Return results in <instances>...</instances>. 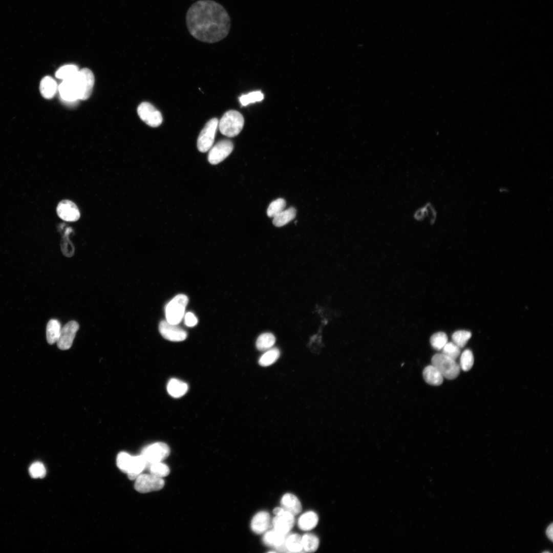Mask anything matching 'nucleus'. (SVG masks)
I'll use <instances>...</instances> for the list:
<instances>
[{
    "mask_svg": "<svg viewBox=\"0 0 553 553\" xmlns=\"http://www.w3.org/2000/svg\"><path fill=\"white\" fill-rule=\"evenodd\" d=\"M270 524V515L265 511H261L257 513L252 518L250 527L252 530L256 534H261L265 532L268 528Z\"/></svg>",
    "mask_w": 553,
    "mask_h": 553,
    "instance_id": "f3484780",
    "label": "nucleus"
},
{
    "mask_svg": "<svg viewBox=\"0 0 553 553\" xmlns=\"http://www.w3.org/2000/svg\"><path fill=\"white\" fill-rule=\"evenodd\" d=\"M78 329L79 325L74 321L69 322L61 328L59 337L56 342L58 348L62 350L70 349Z\"/></svg>",
    "mask_w": 553,
    "mask_h": 553,
    "instance_id": "9b49d317",
    "label": "nucleus"
},
{
    "mask_svg": "<svg viewBox=\"0 0 553 553\" xmlns=\"http://www.w3.org/2000/svg\"><path fill=\"white\" fill-rule=\"evenodd\" d=\"M61 329V325L58 320L51 319L48 322L46 328V338L49 344L52 345L57 342Z\"/></svg>",
    "mask_w": 553,
    "mask_h": 553,
    "instance_id": "b1692460",
    "label": "nucleus"
},
{
    "mask_svg": "<svg viewBox=\"0 0 553 553\" xmlns=\"http://www.w3.org/2000/svg\"><path fill=\"white\" fill-rule=\"evenodd\" d=\"M430 343L434 349L438 350H441L448 343L447 335L442 332L435 333L431 337Z\"/></svg>",
    "mask_w": 553,
    "mask_h": 553,
    "instance_id": "e433bc0d",
    "label": "nucleus"
},
{
    "mask_svg": "<svg viewBox=\"0 0 553 553\" xmlns=\"http://www.w3.org/2000/svg\"><path fill=\"white\" fill-rule=\"evenodd\" d=\"M318 518L317 514L312 511L304 513L299 518L298 526L303 530H309L314 528L317 524Z\"/></svg>",
    "mask_w": 553,
    "mask_h": 553,
    "instance_id": "5701e85b",
    "label": "nucleus"
},
{
    "mask_svg": "<svg viewBox=\"0 0 553 553\" xmlns=\"http://www.w3.org/2000/svg\"><path fill=\"white\" fill-rule=\"evenodd\" d=\"M77 78L80 89V99L86 100L89 98L94 84V76L92 72L88 68L78 71Z\"/></svg>",
    "mask_w": 553,
    "mask_h": 553,
    "instance_id": "ddd939ff",
    "label": "nucleus"
},
{
    "mask_svg": "<svg viewBox=\"0 0 553 553\" xmlns=\"http://www.w3.org/2000/svg\"><path fill=\"white\" fill-rule=\"evenodd\" d=\"M263 99V94L260 91H256L241 95L239 97V101L242 105L246 106L251 103L262 101Z\"/></svg>",
    "mask_w": 553,
    "mask_h": 553,
    "instance_id": "7c9ffc66",
    "label": "nucleus"
},
{
    "mask_svg": "<svg viewBox=\"0 0 553 553\" xmlns=\"http://www.w3.org/2000/svg\"><path fill=\"white\" fill-rule=\"evenodd\" d=\"M275 342L274 336L271 333L261 334L256 341V347L259 350L264 351L271 348Z\"/></svg>",
    "mask_w": 553,
    "mask_h": 553,
    "instance_id": "cd10ccee",
    "label": "nucleus"
},
{
    "mask_svg": "<svg viewBox=\"0 0 553 553\" xmlns=\"http://www.w3.org/2000/svg\"><path fill=\"white\" fill-rule=\"evenodd\" d=\"M133 456L129 454L122 452L117 457L116 463L118 467L122 472L126 473L130 466Z\"/></svg>",
    "mask_w": 553,
    "mask_h": 553,
    "instance_id": "c9c22d12",
    "label": "nucleus"
},
{
    "mask_svg": "<svg viewBox=\"0 0 553 553\" xmlns=\"http://www.w3.org/2000/svg\"><path fill=\"white\" fill-rule=\"evenodd\" d=\"M146 467V463L141 455L133 456L129 469L126 473L131 480H135Z\"/></svg>",
    "mask_w": 553,
    "mask_h": 553,
    "instance_id": "412c9836",
    "label": "nucleus"
},
{
    "mask_svg": "<svg viewBox=\"0 0 553 553\" xmlns=\"http://www.w3.org/2000/svg\"><path fill=\"white\" fill-rule=\"evenodd\" d=\"M233 145L229 140H222L212 146L208 155V160L212 164H217L224 160L232 151Z\"/></svg>",
    "mask_w": 553,
    "mask_h": 553,
    "instance_id": "9d476101",
    "label": "nucleus"
},
{
    "mask_svg": "<svg viewBox=\"0 0 553 553\" xmlns=\"http://www.w3.org/2000/svg\"><path fill=\"white\" fill-rule=\"evenodd\" d=\"M186 24L194 37L202 42L215 43L228 35L230 19L221 4L212 0H199L187 10Z\"/></svg>",
    "mask_w": 553,
    "mask_h": 553,
    "instance_id": "f257e3e1",
    "label": "nucleus"
},
{
    "mask_svg": "<svg viewBox=\"0 0 553 553\" xmlns=\"http://www.w3.org/2000/svg\"><path fill=\"white\" fill-rule=\"evenodd\" d=\"M188 301L187 296L184 294L175 296L166 306V321L169 323L178 325L184 317Z\"/></svg>",
    "mask_w": 553,
    "mask_h": 553,
    "instance_id": "7ed1b4c3",
    "label": "nucleus"
},
{
    "mask_svg": "<svg viewBox=\"0 0 553 553\" xmlns=\"http://www.w3.org/2000/svg\"><path fill=\"white\" fill-rule=\"evenodd\" d=\"M148 467L151 474L161 478L167 476L170 472L168 466L161 462L154 463Z\"/></svg>",
    "mask_w": 553,
    "mask_h": 553,
    "instance_id": "473e14b6",
    "label": "nucleus"
},
{
    "mask_svg": "<svg viewBox=\"0 0 553 553\" xmlns=\"http://www.w3.org/2000/svg\"><path fill=\"white\" fill-rule=\"evenodd\" d=\"M184 317L185 324L188 327H194L198 323L197 318L192 312L186 313L184 314Z\"/></svg>",
    "mask_w": 553,
    "mask_h": 553,
    "instance_id": "ea45409f",
    "label": "nucleus"
},
{
    "mask_svg": "<svg viewBox=\"0 0 553 553\" xmlns=\"http://www.w3.org/2000/svg\"><path fill=\"white\" fill-rule=\"evenodd\" d=\"M295 216L296 209L294 207H290L284 209L273 217L272 222L275 226L281 227L292 220Z\"/></svg>",
    "mask_w": 553,
    "mask_h": 553,
    "instance_id": "393cba45",
    "label": "nucleus"
},
{
    "mask_svg": "<svg viewBox=\"0 0 553 553\" xmlns=\"http://www.w3.org/2000/svg\"><path fill=\"white\" fill-rule=\"evenodd\" d=\"M553 530V524H552V523H551L548 526V527L547 528V529L546 530V535L548 537V538L551 541H552V538H553V530Z\"/></svg>",
    "mask_w": 553,
    "mask_h": 553,
    "instance_id": "a19ab883",
    "label": "nucleus"
},
{
    "mask_svg": "<svg viewBox=\"0 0 553 553\" xmlns=\"http://www.w3.org/2000/svg\"><path fill=\"white\" fill-rule=\"evenodd\" d=\"M474 364V356L472 352L469 349L465 350L461 354L460 359L459 366L464 371L470 370Z\"/></svg>",
    "mask_w": 553,
    "mask_h": 553,
    "instance_id": "f704fd0d",
    "label": "nucleus"
},
{
    "mask_svg": "<svg viewBox=\"0 0 553 553\" xmlns=\"http://www.w3.org/2000/svg\"><path fill=\"white\" fill-rule=\"evenodd\" d=\"M29 473L34 478H43L46 475V470L42 463L36 462L30 466Z\"/></svg>",
    "mask_w": 553,
    "mask_h": 553,
    "instance_id": "58836bf2",
    "label": "nucleus"
},
{
    "mask_svg": "<svg viewBox=\"0 0 553 553\" xmlns=\"http://www.w3.org/2000/svg\"><path fill=\"white\" fill-rule=\"evenodd\" d=\"M285 206L286 201L283 198H279L273 201L267 208V216L269 217H274L284 209Z\"/></svg>",
    "mask_w": 553,
    "mask_h": 553,
    "instance_id": "2f4dec72",
    "label": "nucleus"
},
{
    "mask_svg": "<svg viewBox=\"0 0 553 553\" xmlns=\"http://www.w3.org/2000/svg\"><path fill=\"white\" fill-rule=\"evenodd\" d=\"M294 521V515L284 509L273 518L272 522L273 529L283 535H287L293 527Z\"/></svg>",
    "mask_w": 553,
    "mask_h": 553,
    "instance_id": "2eb2a0df",
    "label": "nucleus"
},
{
    "mask_svg": "<svg viewBox=\"0 0 553 553\" xmlns=\"http://www.w3.org/2000/svg\"><path fill=\"white\" fill-rule=\"evenodd\" d=\"M285 545L288 552H298L303 550L302 537L297 534L287 535Z\"/></svg>",
    "mask_w": 553,
    "mask_h": 553,
    "instance_id": "a878e982",
    "label": "nucleus"
},
{
    "mask_svg": "<svg viewBox=\"0 0 553 553\" xmlns=\"http://www.w3.org/2000/svg\"><path fill=\"white\" fill-rule=\"evenodd\" d=\"M303 549L308 552H314L319 545V539L313 534H305L302 537Z\"/></svg>",
    "mask_w": 553,
    "mask_h": 553,
    "instance_id": "bb28decb",
    "label": "nucleus"
},
{
    "mask_svg": "<svg viewBox=\"0 0 553 553\" xmlns=\"http://www.w3.org/2000/svg\"><path fill=\"white\" fill-rule=\"evenodd\" d=\"M281 505L284 510L296 515L302 511V505L298 498L293 494L287 493L281 500Z\"/></svg>",
    "mask_w": 553,
    "mask_h": 553,
    "instance_id": "a211bd4d",
    "label": "nucleus"
},
{
    "mask_svg": "<svg viewBox=\"0 0 553 553\" xmlns=\"http://www.w3.org/2000/svg\"><path fill=\"white\" fill-rule=\"evenodd\" d=\"M39 88L41 95L47 99L53 97L58 89L55 80L49 76H46L41 79Z\"/></svg>",
    "mask_w": 553,
    "mask_h": 553,
    "instance_id": "6ab92c4d",
    "label": "nucleus"
},
{
    "mask_svg": "<svg viewBox=\"0 0 553 553\" xmlns=\"http://www.w3.org/2000/svg\"><path fill=\"white\" fill-rule=\"evenodd\" d=\"M78 71V68L76 65H67L58 69L55 73V76L64 80L74 77Z\"/></svg>",
    "mask_w": 553,
    "mask_h": 553,
    "instance_id": "c756f323",
    "label": "nucleus"
},
{
    "mask_svg": "<svg viewBox=\"0 0 553 553\" xmlns=\"http://www.w3.org/2000/svg\"><path fill=\"white\" fill-rule=\"evenodd\" d=\"M472 334L470 331L466 330H458L455 331L452 335L453 342L460 348L465 346L469 339L471 337Z\"/></svg>",
    "mask_w": 553,
    "mask_h": 553,
    "instance_id": "72a5a7b5",
    "label": "nucleus"
},
{
    "mask_svg": "<svg viewBox=\"0 0 553 553\" xmlns=\"http://www.w3.org/2000/svg\"><path fill=\"white\" fill-rule=\"evenodd\" d=\"M218 123L217 118H212L201 130L197 140V147L200 152H206L212 146Z\"/></svg>",
    "mask_w": 553,
    "mask_h": 553,
    "instance_id": "423d86ee",
    "label": "nucleus"
},
{
    "mask_svg": "<svg viewBox=\"0 0 553 553\" xmlns=\"http://www.w3.org/2000/svg\"><path fill=\"white\" fill-rule=\"evenodd\" d=\"M164 485L163 478L152 474H141L135 479L134 487L139 493H146L161 490Z\"/></svg>",
    "mask_w": 553,
    "mask_h": 553,
    "instance_id": "0eeeda50",
    "label": "nucleus"
},
{
    "mask_svg": "<svg viewBox=\"0 0 553 553\" xmlns=\"http://www.w3.org/2000/svg\"><path fill=\"white\" fill-rule=\"evenodd\" d=\"M169 453V446L165 443L158 442L143 448L140 455L144 459L146 466H148L154 463L161 462Z\"/></svg>",
    "mask_w": 553,
    "mask_h": 553,
    "instance_id": "39448f33",
    "label": "nucleus"
},
{
    "mask_svg": "<svg viewBox=\"0 0 553 553\" xmlns=\"http://www.w3.org/2000/svg\"><path fill=\"white\" fill-rule=\"evenodd\" d=\"M422 374L426 382L431 385L439 386L443 382V376L433 365L426 367L423 371Z\"/></svg>",
    "mask_w": 553,
    "mask_h": 553,
    "instance_id": "aec40b11",
    "label": "nucleus"
},
{
    "mask_svg": "<svg viewBox=\"0 0 553 553\" xmlns=\"http://www.w3.org/2000/svg\"><path fill=\"white\" fill-rule=\"evenodd\" d=\"M161 335L165 339L173 342H181L186 339L187 333L178 325L169 323L166 320L162 321L159 326Z\"/></svg>",
    "mask_w": 553,
    "mask_h": 553,
    "instance_id": "f8f14e48",
    "label": "nucleus"
},
{
    "mask_svg": "<svg viewBox=\"0 0 553 553\" xmlns=\"http://www.w3.org/2000/svg\"><path fill=\"white\" fill-rule=\"evenodd\" d=\"M137 113L140 119L150 126L157 127L162 122L163 118L160 112L149 102L140 103L137 108Z\"/></svg>",
    "mask_w": 553,
    "mask_h": 553,
    "instance_id": "6e6552de",
    "label": "nucleus"
},
{
    "mask_svg": "<svg viewBox=\"0 0 553 553\" xmlns=\"http://www.w3.org/2000/svg\"><path fill=\"white\" fill-rule=\"evenodd\" d=\"M77 74L72 78L63 80L58 88L61 98L65 101L74 102L80 99V89Z\"/></svg>",
    "mask_w": 553,
    "mask_h": 553,
    "instance_id": "1a4fd4ad",
    "label": "nucleus"
},
{
    "mask_svg": "<svg viewBox=\"0 0 553 553\" xmlns=\"http://www.w3.org/2000/svg\"><path fill=\"white\" fill-rule=\"evenodd\" d=\"M287 535L281 534L273 529L265 533L263 542L265 545L275 548L279 551L288 552L285 545Z\"/></svg>",
    "mask_w": 553,
    "mask_h": 553,
    "instance_id": "dca6fc26",
    "label": "nucleus"
},
{
    "mask_svg": "<svg viewBox=\"0 0 553 553\" xmlns=\"http://www.w3.org/2000/svg\"><path fill=\"white\" fill-rule=\"evenodd\" d=\"M56 211L59 217L66 221H76L80 216L76 205L68 200L61 201L57 205Z\"/></svg>",
    "mask_w": 553,
    "mask_h": 553,
    "instance_id": "4468645a",
    "label": "nucleus"
},
{
    "mask_svg": "<svg viewBox=\"0 0 553 553\" xmlns=\"http://www.w3.org/2000/svg\"><path fill=\"white\" fill-rule=\"evenodd\" d=\"M432 364L439 370L443 377L447 379H453L459 374V365L455 360L443 353L434 355L432 358Z\"/></svg>",
    "mask_w": 553,
    "mask_h": 553,
    "instance_id": "20e7f679",
    "label": "nucleus"
},
{
    "mask_svg": "<svg viewBox=\"0 0 553 553\" xmlns=\"http://www.w3.org/2000/svg\"><path fill=\"white\" fill-rule=\"evenodd\" d=\"M280 354V352L278 349L276 348L270 349L261 356L259 363L263 367L270 366L279 358Z\"/></svg>",
    "mask_w": 553,
    "mask_h": 553,
    "instance_id": "c85d7f7f",
    "label": "nucleus"
},
{
    "mask_svg": "<svg viewBox=\"0 0 553 553\" xmlns=\"http://www.w3.org/2000/svg\"><path fill=\"white\" fill-rule=\"evenodd\" d=\"M188 390L187 384L176 378L170 379L167 385V391L172 397L178 398L183 396Z\"/></svg>",
    "mask_w": 553,
    "mask_h": 553,
    "instance_id": "4be33fe9",
    "label": "nucleus"
},
{
    "mask_svg": "<svg viewBox=\"0 0 553 553\" xmlns=\"http://www.w3.org/2000/svg\"><path fill=\"white\" fill-rule=\"evenodd\" d=\"M443 354L456 360L460 353V348L453 342L447 343L443 347Z\"/></svg>",
    "mask_w": 553,
    "mask_h": 553,
    "instance_id": "4c0bfd02",
    "label": "nucleus"
},
{
    "mask_svg": "<svg viewBox=\"0 0 553 553\" xmlns=\"http://www.w3.org/2000/svg\"><path fill=\"white\" fill-rule=\"evenodd\" d=\"M244 124L242 115L237 111L229 110L225 112L218 123L220 132L228 137L238 135L242 131Z\"/></svg>",
    "mask_w": 553,
    "mask_h": 553,
    "instance_id": "f03ea898",
    "label": "nucleus"
}]
</instances>
